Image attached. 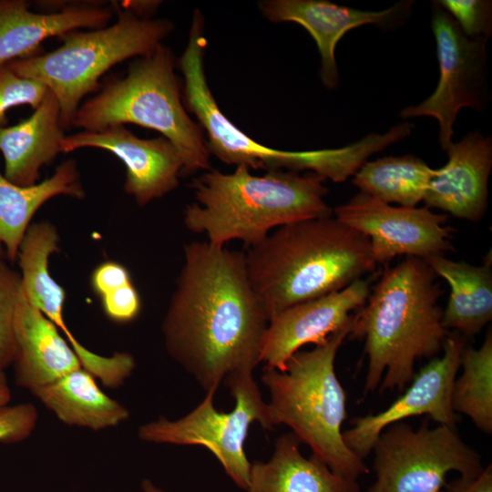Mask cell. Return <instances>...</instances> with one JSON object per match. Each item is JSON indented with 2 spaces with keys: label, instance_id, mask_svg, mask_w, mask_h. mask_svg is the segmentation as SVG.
I'll return each mask as SVG.
<instances>
[{
  "label": "cell",
  "instance_id": "cell-1",
  "mask_svg": "<svg viewBox=\"0 0 492 492\" xmlns=\"http://www.w3.org/2000/svg\"><path fill=\"white\" fill-rule=\"evenodd\" d=\"M183 256L161 331L169 356L209 392L233 372H253L269 317L243 251L197 241Z\"/></svg>",
  "mask_w": 492,
  "mask_h": 492
},
{
  "label": "cell",
  "instance_id": "cell-2",
  "mask_svg": "<svg viewBox=\"0 0 492 492\" xmlns=\"http://www.w3.org/2000/svg\"><path fill=\"white\" fill-rule=\"evenodd\" d=\"M436 275L420 258L384 269L365 303L354 313L351 339L364 340L368 369L364 393L405 389L420 358H432L449 334L442 324L443 293Z\"/></svg>",
  "mask_w": 492,
  "mask_h": 492
},
{
  "label": "cell",
  "instance_id": "cell-3",
  "mask_svg": "<svg viewBox=\"0 0 492 492\" xmlns=\"http://www.w3.org/2000/svg\"><path fill=\"white\" fill-rule=\"evenodd\" d=\"M244 257L269 321L288 307L343 290L376 267L368 238L333 216L279 227Z\"/></svg>",
  "mask_w": 492,
  "mask_h": 492
},
{
  "label": "cell",
  "instance_id": "cell-4",
  "mask_svg": "<svg viewBox=\"0 0 492 492\" xmlns=\"http://www.w3.org/2000/svg\"><path fill=\"white\" fill-rule=\"evenodd\" d=\"M325 180L313 172L270 170L257 176L243 165L231 173L210 169L190 184L195 200L186 206L183 222L213 245L241 241L250 248L283 225L332 216Z\"/></svg>",
  "mask_w": 492,
  "mask_h": 492
},
{
  "label": "cell",
  "instance_id": "cell-5",
  "mask_svg": "<svg viewBox=\"0 0 492 492\" xmlns=\"http://www.w3.org/2000/svg\"><path fill=\"white\" fill-rule=\"evenodd\" d=\"M354 322V313L346 325L313 350L293 354L285 371L264 367L261 382L270 392L272 428L289 426L333 473L357 480L369 470L343 441L346 394L334 369L336 354Z\"/></svg>",
  "mask_w": 492,
  "mask_h": 492
},
{
  "label": "cell",
  "instance_id": "cell-6",
  "mask_svg": "<svg viewBox=\"0 0 492 492\" xmlns=\"http://www.w3.org/2000/svg\"><path fill=\"white\" fill-rule=\"evenodd\" d=\"M174 72L170 50L159 45L129 65L121 78L108 83L79 106L72 127L98 131L111 125L136 124L156 130L178 149L181 175L210 169L204 133L189 115Z\"/></svg>",
  "mask_w": 492,
  "mask_h": 492
},
{
  "label": "cell",
  "instance_id": "cell-7",
  "mask_svg": "<svg viewBox=\"0 0 492 492\" xmlns=\"http://www.w3.org/2000/svg\"><path fill=\"white\" fill-rule=\"evenodd\" d=\"M117 21L98 29L74 30L63 44L46 54L6 64L18 76L45 86L56 97L66 130L84 97L98 88L99 78L112 67L153 52L171 34V21L138 16L114 4Z\"/></svg>",
  "mask_w": 492,
  "mask_h": 492
},
{
  "label": "cell",
  "instance_id": "cell-8",
  "mask_svg": "<svg viewBox=\"0 0 492 492\" xmlns=\"http://www.w3.org/2000/svg\"><path fill=\"white\" fill-rule=\"evenodd\" d=\"M206 46L204 17L195 9L178 67L184 78L183 103L187 111L196 117L210 155L227 165H243L250 169L295 173L309 170L333 182L344 181L364 163L366 150L360 142L341 149L289 151L252 139L225 116L216 102L205 75Z\"/></svg>",
  "mask_w": 492,
  "mask_h": 492
},
{
  "label": "cell",
  "instance_id": "cell-9",
  "mask_svg": "<svg viewBox=\"0 0 492 492\" xmlns=\"http://www.w3.org/2000/svg\"><path fill=\"white\" fill-rule=\"evenodd\" d=\"M222 382L235 399L231 412L220 413L214 407L217 390H210L183 417L169 420L160 416L139 426L138 436L155 444L204 446L214 455L234 484L245 490L251 465L244 451L245 439L251 424L255 421L264 429H272L268 405L251 371L233 372Z\"/></svg>",
  "mask_w": 492,
  "mask_h": 492
},
{
  "label": "cell",
  "instance_id": "cell-10",
  "mask_svg": "<svg viewBox=\"0 0 492 492\" xmlns=\"http://www.w3.org/2000/svg\"><path fill=\"white\" fill-rule=\"evenodd\" d=\"M373 449L376 478L368 492H444L450 471L477 477L484 469L454 426L430 428L427 420L416 430L403 421L389 425Z\"/></svg>",
  "mask_w": 492,
  "mask_h": 492
},
{
  "label": "cell",
  "instance_id": "cell-11",
  "mask_svg": "<svg viewBox=\"0 0 492 492\" xmlns=\"http://www.w3.org/2000/svg\"><path fill=\"white\" fill-rule=\"evenodd\" d=\"M433 3L431 27L436 42L439 80L429 97L405 108L400 116L435 118L439 124V143L446 150L453 143L458 111L466 107L481 111L486 107L488 39L467 37L450 15Z\"/></svg>",
  "mask_w": 492,
  "mask_h": 492
},
{
  "label": "cell",
  "instance_id": "cell-12",
  "mask_svg": "<svg viewBox=\"0 0 492 492\" xmlns=\"http://www.w3.org/2000/svg\"><path fill=\"white\" fill-rule=\"evenodd\" d=\"M335 219L366 236L375 263H386L398 255L425 260L453 251L447 214L427 207L392 206L359 192L337 206Z\"/></svg>",
  "mask_w": 492,
  "mask_h": 492
},
{
  "label": "cell",
  "instance_id": "cell-13",
  "mask_svg": "<svg viewBox=\"0 0 492 492\" xmlns=\"http://www.w3.org/2000/svg\"><path fill=\"white\" fill-rule=\"evenodd\" d=\"M466 345L465 336L449 333L443 343V355L433 358L415 374L409 387L391 405L377 414L353 419V426L343 432L346 446L364 460L386 427L415 415H426L439 425L455 426L451 392Z\"/></svg>",
  "mask_w": 492,
  "mask_h": 492
},
{
  "label": "cell",
  "instance_id": "cell-14",
  "mask_svg": "<svg viewBox=\"0 0 492 492\" xmlns=\"http://www.w3.org/2000/svg\"><path fill=\"white\" fill-rule=\"evenodd\" d=\"M83 148L107 150L126 168L124 190L137 204L145 206L174 190L179 183L182 159L166 138H140L125 125L108 126L98 131H80L66 135L61 152Z\"/></svg>",
  "mask_w": 492,
  "mask_h": 492
},
{
  "label": "cell",
  "instance_id": "cell-15",
  "mask_svg": "<svg viewBox=\"0 0 492 492\" xmlns=\"http://www.w3.org/2000/svg\"><path fill=\"white\" fill-rule=\"evenodd\" d=\"M58 232L48 221L36 222L27 229L17 256L25 296L62 333L82 367L105 386H111L124 372L125 363L121 354L115 353L112 356H102L89 351L72 334L65 322L66 292L51 276L48 266L50 255L58 251Z\"/></svg>",
  "mask_w": 492,
  "mask_h": 492
},
{
  "label": "cell",
  "instance_id": "cell-16",
  "mask_svg": "<svg viewBox=\"0 0 492 492\" xmlns=\"http://www.w3.org/2000/svg\"><path fill=\"white\" fill-rule=\"evenodd\" d=\"M370 279H359L343 290L284 309L269 321L260 363L265 368L285 371L286 363L308 343H323L346 325L353 311L360 309L370 293Z\"/></svg>",
  "mask_w": 492,
  "mask_h": 492
},
{
  "label": "cell",
  "instance_id": "cell-17",
  "mask_svg": "<svg viewBox=\"0 0 492 492\" xmlns=\"http://www.w3.org/2000/svg\"><path fill=\"white\" fill-rule=\"evenodd\" d=\"M446 151L448 161L436 169L424 199L425 207L439 209L458 219L477 221L487 209L491 138L473 131L452 143Z\"/></svg>",
  "mask_w": 492,
  "mask_h": 492
},
{
  "label": "cell",
  "instance_id": "cell-18",
  "mask_svg": "<svg viewBox=\"0 0 492 492\" xmlns=\"http://www.w3.org/2000/svg\"><path fill=\"white\" fill-rule=\"evenodd\" d=\"M407 3H398L382 11H363L325 0H264L258 5L272 22H294L314 39L321 56L320 77L328 88L339 82L335 47L349 30L366 24L385 25Z\"/></svg>",
  "mask_w": 492,
  "mask_h": 492
},
{
  "label": "cell",
  "instance_id": "cell-19",
  "mask_svg": "<svg viewBox=\"0 0 492 492\" xmlns=\"http://www.w3.org/2000/svg\"><path fill=\"white\" fill-rule=\"evenodd\" d=\"M112 8L97 4L70 5L36 13L25 0H0V67L28 57L45 39L82 28L108 26Z\"/></svg>",
  "mask_w": 492,
  "mask_h": 492
},
{
  "label": "cell",
  "instance_id": "cell-20",
  "mask_svg": "<svg viewBox=\"0 0 492 492\" xmlns=\"http://www.w3.org/2000/svg\"><path fill=\"white\" fill-rule=\"evenodd\" d=\"M15 333V379L32 392L83 368L77 354L57 327L25 296L19 302Z\"/></svg>",
  "mask_w": 492,
  "mask_h": 492
},
{
  "label": "cell",
  "instance_id": "cell-21",
  "mask_svg": "<svg viewBox=\"0 0 492 492\" xmlns=\"http://www.w3.org/2000/svg\"><path fill=\"white\" fill-rule=\"evenodd\" d=\"M64 131L59 104L47 90L29 118L14 126L0 125L4 176L18 186L36 184L42 167L50 164L61 153Z\"/></svg>",
  "mask_w": 492,
  "mask_h": 492
},
{
  "label": "cell",
  "instance_id": "cell-22",
  "mask_svg": "<svg viewBox=\"0 0 492 492\" xmlns=\"http://www.w3.org/2000/svg\"><path fill=\"white\" fill-rule=\"evenodd\" d=\"M293 433L280 436L267 462L251 465L245 492H360L357 480L333 473L313 456H303Z\"/></svg>",
  "mask_w": 492,
  "mask_h": 492
},
{
  "label": "cell",
  "instance_id": "cell-23",
  "mask_svg": "<svg viewBox=\"0 0 492 492\" xmlns=\"http://www.w3.org/2000/svg\"><path fill=\"white\" fill-rule=\"evenodd\" d=\"M59 195L77 199L85 196L74 159L62 162L51 177L28 187L10 182L0 171V258L5 247L10 261L17 259L33 216L48 200Z\"/></svg>",
  "mask_w": 492,
  "mask_h": 492
},
{
  "label": "cell",
  "instance_id": "cell-24",
  "mask_svg": "<svg viewBox=\"0 0 492 492\" xmlns=\"http://www.w3.org/2000/svg\"><path fill=\"white\" fill-rule=\"evenodd\" d=\"M424 261L450 286L449 299L443 310V326L466 338L478 333L492 319L491 261L477 266L452 261L445 255Z\"/></svg>",
  "mask_w": 492,
  "mask_h": 492
},
{
  "label": "cell",
  "instance_id": "cell-25",
  "mask_svg": "<svg viewBox=\"0 0 492 492\" xmlns=\"http://www.w3.org/2000/svg\"><path fill=\"white\" fill-rule=\"evenodd\" d=\"M64 424L98 431L118 425L129 411L106 395L84 368L30 392Z\"/></svg>",
  "mask_w": 492,
  "mask_h": 492
},
{
  "label": "cell",
  "instance_id": "cell-26",
  "mask_svg": "<svg viewBox=\"0 0 492 492\" xmlns=\"http://www.w3.org/2000/svg\"><path fill=\"white\" fill-rule=\"evenodd\" d=\"M435 173L415 156L385 157L366 161L352 183L360 192L384 203L413 208L424 200Z\"/></svg>",
  "mask_w": 492,
  "mask_h": 492
},
{
  "label": "cell",
  "instance_id": "cell-27",
  "mask_svg": "<svg viewBox=\"0 0 492 492\" xmlns=\"http://www.w3.org/2000/svg\"><path fill=\"white\" fill-rule=\"evenodd\" d=\"M461 375L455 379L451 392L454 412L470 417L476 426L492 432V333L476 349L466 345L461 355Z\"/></svg>",
  "mask_w": 492,
  "mask_h": 492
},
{
  "label": "cell",
  "instance_id": "cell-28",
  "mask_svg": "<svg viewBox=\"0 0 492 492\" xmlns=\"http://www.w3.org/2000/svg\"><path fill=\"white\" fill-rule=\"evenodd\" d=\"M23 295L21 273L0 258V372L15 361V320Z\"/></svg>",
  "mask_w": 492,
  "mask_h": 492
},
{
  "label": "cell",
  "instance_id": "cell-29",
  "mask_svg": "<svg viewBox=\"0 0 492 492\" xmlns=\"http://www.w3.org/2000/svg\"><path fill=\"white\" fill-rule=\"evenodd\" d=\"M447 12L469 38H487L492 29V2L487 0H440L435 2Z\"/></svg>",
  "mask_w": 492,
  "mask_h": 492
},
{
  "label": "cell",
  "instance_id": "cell-30",
  "mask_svg": "<svg viewBox=\"0 0 492 492\" xmlns=\"http://www.w3.org/2000/svg\"><path fill=\"white\" fill-rule=\"evenodd\" d=\"M46 92L45 86L18 76L7 65L0 67V125L6 123L7 109L23 105L36 108Z\"/></svg>",
  "mask_w": 492,
  "mask_h": 492
},
{
  "label": "cell",
  "instance_id": "cell-31",
  "mask_svg": "<svg viewBox=\"0 0 492 492\" xmlns=\"http://www.w3.org/2000/svg\"><path fill=\"white\" fill-rule=\"evenodd\" d=\"M37 422V411L29 403L0 409V443L15 444L26 439Z\"/></svg>",
  "mask_w": 492,
  "mask_h": 492
},
{
  "label": "cell",
  "instance_id": "cell-32",
  "mask_svg": "<svg viewBox=\"0 0 492 492\" xmlns=\"http://www.w3.org/2000/svg\"><path fill=\"white\" fill-rule=\"evenodd\" d=\"M99 299L106 316L116 323L131 322L141 310V300L133 282L118 287Z\"/></svg>",
  "mask_w": 492,
  "mask_h": 492
},
{
  "label": "cell",
  "instance_id": "cell-33",
  "mask_svg": "<svg viewBox=\"0 0 492 492\" xmlns=\"http://www.w3.org/2000/svg\"><path fill=\"white\" fill-rule=\"evenodd\" d=\"M129 282L132 280L128 270L114 261L98 264L90 276L91 288L98 297Z\"/></svg>",
  "mask_w": 492,
  "mask_h": 492
},
{
  "label": "cell",
  "instance_id": "cell-34",
  "mask_svg": "<svg viewBox=\"0 0 492 492\" xmlns=\"http://www.w3.org/2000/svg\"><path fill=\"white\" fill-rule=\"evenodd\" d=\"M446 492H492L491 464L484 467L477 477L458 478L446 484Z\"/></svg>",
  "mask_w": 492,
  "mask_h": 492
},
{
  "label": "cell",
  "instance_id": "cell-35",
  "mask_svg": "<svg viewBox=\"0 0 492 492\" xmlns=\"http://www.w3.org/2000/svg\"><path fill=\"white\" fill-rule=\"evenodd\" d=\"M11 399V390L8 386L5 372H0V409L8 405Z\"/></svg>",
  "mask_w": 492,
  "mask_h": 492
},
{
  "label": "cell",
  "instance_id": "cell-36",
  "mask_svg": "<svg viewBox=\"0 0 492 492\" xmlns=\"http://www.w3.org/2000/svg\"><path fill=\"white\" fill-rule=\"evenodd\" d=\"M142 492H164L157 487L150 479L145 478L141 481Z\"/></svg>",
  "mask_w": 492,
  "mask_h": 492
}]
</instances>
